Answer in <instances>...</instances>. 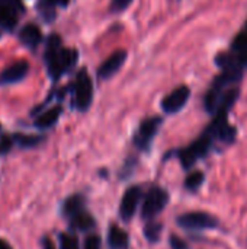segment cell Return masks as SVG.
Here are the masks:
<instances>
[{"mask_svg": "<svg viewBox=\"0 0 247 249\" xmlns=\"http://www.w3.org/2000/svg\"><path fill=\"white\" fill-rule=\"evenodd\" d=\"M13 140L23 149H31L38 146L39 143L44 142V137L41 136H28V134H15Z\"/></svg>", "mask_w": 247, "mask_h": 249, "instance_id": "19", "label": "cell"}, {"mask_svg": "<svg viewBox=\"0 0 247 249\" xmlns=\"http://www.w3.org/2000/svg\"><path fill=\"white\" fill-rule=\"evenodd\" d=\"M29 71V63L26 60H20L17 63H13L7 69H4L0 74V85H12L17 83L22 79L26 77Z\"/></svg>", "mask_w": 247, "mask_h": 249, "instance_id": "10", "label": "cell"}, {"mask_svg": "<svg viewBox=\"0 0 247 249\" xmlns=\"http://www.w3.org/2000/svg\"><path fill=\"white\" fill-rule=\"evenodd\" d=\"M163 124V118L162 117H150V118H146L138 130L135 131L134 134V146L141 150V152H148L150 150V146L156 137V134L159 133V128L160 125Z\"/></svg>", "mask_w": 247, "mask_h": 249, "instance_id": "4", "label": "cell"}, {"mask_svg": "<svg viewBox=\"0 0 247 249\" xmlns=\"http://www.w3.org/2000/svg\"><path fill=\"white\" fill-rule=\"evenodd\" d=\"M213 146H214V142L208 139L205 134H202L192 144H189L185 149H181L178 152V158L185 169H191L199 159L205 158L211 152Z\"/></svg>", "mask_w": 247, "mask_h": 249, "instance_id": "2", "label": "cell"}, {"mask_svg": "<svg viewBox=\"0 0 247 249\" xmlns=\"http://www.w3.org/2000/svg\"><path fill=\"white\" fill-rule=\"evenodd\" d=\"M68 222H70L68 223L70 225V229L71 231H77V232H87V231L93 229L95 225H96V222L92 217V214L87 213L86 210L82 212V213H79V214H76Z\"/></svg>", "mask_w": 247, "mask_h": 249, "instance_id": "14", "label": "cell"}, {"mask_svg": "<svg viewBox=\"0 0 247 249\" xmlns=\"http://www.w3.org/2000/svg\"><path fill=\"white\" fill-rule=\"evenodd\" d=\"M0 3L9 6V7H12L15 12H23V10H25L22 0H0Z\"/></svg>", "mask_w": 247, "mask_h": 249, "instance_id": "26", "label": "cell"}, {"mask_svg": "<svg viewBox=\"0 0 247 249\" xmlns=\"http://www.w3.org/2000/svg\"><path fill=\"white\" fill-rule=\"evenodd\" d=\"M60 249H80L79 239L70 233H60Z\"/></svg>", "mask_w": 247, "mask_h": 249, "instance_id": "21", "label": "cell"}, {"mask_svg": "<svg viewBox=\"0 0 247 249\" xmlns=\"http://www.w3.org/2000/svg\"><path fill=\"white\" fill-rule=\"evenodd\" d=\"M0 130H1V125H0Z\"/></svg>", "mask_w": 247, "mask_h": 249, "instance_id": "31", "label": "cell"}, {"mask_svg": "<svg viewBox=\"0 0 247 249\" xmlns=\"http://www.w3.org/2000/svg\"><path fill=\"white\" fill-rule=\"evenodd\" d=\"M231 51L237 55L242 66L247 69V31H242L231 42Z\"/></svg>", "mask_w": 247, "mask_h": 249, "instance_id": "16", "label": "cell"}, {"mask_svg": "<svg viewBox=\"0 0 247 249\" xmlns=\"http://www.w3.org/2000/svg\"><path fill=\"white\" fill-rule=\"evenodd\" d=\"M108 245H109V249H128L130 248V236L124 229L112 225L108 232Z\"/></svg>", "mask_w": 247, "mask_h": 249, "instance_id": "12", "label": "cell"}, {"mask_svg": "<svg viewBox=\"0 0 247 249\" xmlns=\"http://www.w3.org/2000/svg\"><path fill=\"white\" fill-rule=\"evenodd\" d=\"M170 248L172 249H189V245L181 239L179 236H175V235H170Z\"/></svg>", "mask_w": 247, "mask_h": 249, "instance_id": "25", "label": "cell"}, {"mask_svg": "<svg viewBox=\"0 0 247 249\" xmlns=\"http://www.w3.org/2000/svg\"><path fill=\"white\" fill-rule=\"evenodd\" d=\"M84 197L82 194H74V196H70L68 198H66L63 201V206H61V213L64 217H67L68 220L71 217H74L76 214L84 212Z\"/></svg>", "mask_w": 247, "mask_h": 249, "instance_id": "11", "label": "cell"}, {"mask_svg": "<svg viewBox=\"0 0 247 249\" xmlns=\"http://www.w3.org/2000/svg\"><path fill=\"white\" fill-rule=\"evenodd\" d=\"M132 3V0H112L111 1V6H109V10L112 13H121L124 12L130 4Z\"/></svg>", "mask_w": 247, "mask_h": 249, "instance_id": "23", "label": "cell"}, {"mask_svg": "<svg viewBox=\"0 0 247 249\" xmlns=\"http://www.w3.org/2000/svg\"><path fill=\"white\" fill-rule=\"evenodd\" d=\"M77 51L61 45V38L57 34L49 35L45 47V63L48 74L52 80H58L63 74L70 71L77 63Z\"/></svg>", "mask_w": 247, "mask_h": 249, "instance_id": "1", "label": "cell"}, {"mask_svg": "<svg viewBox=\"0 0 247 249\" xmlns=\"http://www.w3.org/2000/svg\"><path fill=\"white\" fill-rule=\"evenodd\" d=\"M127 57H128V53L125 50H118L115 51L114 54H111L98 69V77L102 79V80H106V79H111L114 74H116L121 67L125 64L127 61Z\"/></svg>", "mask_w": 247, "mask_h": 249, "instance_id": "9", "label": "cell"}, {"mask_svg": "<svg viewBox=\"0 0 247 249\" xmlns=\"http://www.w3.org/2000/svg\"><path fill=\"white\" fill-rule=\"evenodd\" d=\"M204 181H205L204 172H201V171H194V172H191V174L186 177V179H185V188L189 190V191H198V190L202 187Z\"/></svg>", "mask_w": 247, "mask_h": 249, "instance_id": "18", "label": "cell"}, {"mask_svg": "<svg viewBox=\"0 0 247 249\" xmlns=\"http://www.w3.org/2000/svg\"><path fill=\"white\" fill-rule=\"evenodd\" d=\"M169 203V193L165 188L153 187L143 200L141 216L143 219H154L160 214Z\"/></svg>", "mask_w": 247, "mask_h": 249, "instance_id": "5", "label": "cell"}, {"mask_svg": "<svg viewBox=\"0 0 247 249\" xmlns=\"http://www.w3.org/2000/svg\"><path fill=\"white\" fill-rule=\"evenodd\" d=\"M178 225L185 231H211L217 229L220 222L210 213L205 212H189L178 217Z\"/></svg>", "mask_w": 247, "mask_h": 249, "instance_id": "3", "label": "cell"}, {"mask_svg": "<svg viewBox=\"0 0 247 249\" xmlns=\"http://www.w3.org/2000/svg\"><path fill=\"white\" fill-rule=\"evenodd\" d=\"M42 249H55V247H54V244L48 238H44L42 239Z\"/></svg>", "mask_w": 247, "mask_h": 249, "instance_id": "28", "label": "cell"}, {"mask_svg": "<svg viewBox=\"0 0 247 249\" xmlns=\"http://www.w3.org/2000/svg\"><path fill=\"white\" fill-rule=\"evenodd\" d=\"M47 1H48L49 4H52L54 7H57V6H60V7H67L70 0H47Z\"/></svg>", "mask_w": 247, "mask_h": 249, "instance_id": "27", "label": "cell"}, {"mask_svg": "<svg viewBox=\"0 0 247 249\" xmlns=\"http://www.w3.org/2000/svg\"><path fill=\"white\" fill-rule=\"evenodd\" d=\"M61 112H63V108L61 107H54V108L45 111L44 114H41L35 120V127L36 128H41V130H47V128L52 127L58 121Z\"/></svg>", "mask_w": 247, "mask_h": 249, "instance_id": "15", "label": "cell"}, {"mask_svg": "<svg viewBox=\"0 0 247 249\" xmlns=\"http://www.w3.org/2000/svg\"><path fill=\"white\" fill-rule=\"evenodd\" d=\"M245 31H247V22H246V25H245Z\"/></svg>", "mask_w": 247, "mask_h": 249, "instance_id": "30", "label": "cell"}, {"mask_svg": "<svg viewBox=\"0 0 247 249\" xmlns=\"http://www.w3.org/2000/svg\"><path fill=\"white\" fill-rule=\"evenodd\" d=\"M144 235H146L148 242H159L160 235H162V225L160 223H154V222L148 223L144 228Z\"/></svg>", "mask_w": 247, "mask_h": 249, "instance_id": "20", "label": "cell"}, {"mask_svg": "<svg viewBox=\"0 0 247 249\" xmlns=\"http://www.w3.org/2000/svg\"><path fill=\"white\" fill-rule=\"evenodd\" d=\"M93 101V85L87 71L83 69L79 71L74 82V107L84 112L90 108Z\"/></svg>", "mask_w": 247, "mask_h": 249, "instance_id": "6", "label": "cell"}, {"mask_svg": "<svg viewBox=\"0 0 247 249\" xmlns=\"http://www.w3.org/2000/svg\"><path fill=\"white\" fill-rule=\"evenodd\" d=\"M19 38H20L22 44H25L26 47L36 48L39 45V42L42 41V34H41V29L36 25L29 23V25H25L20 29Z\"/></svg>", "mask_w": 247, "mask_h": 249, "instance_id": "13", "label": "cell"}, {"mask_svg": "<svg viewBox=\"0 0 247 249\" xmlns=\"http://www.w3.org/2000/svg\"><path fill=\"white\" fill-rule=\"evenodd\" d=\"M16 13L12 7L1 4L0 3V26H3L4 29H13L16 25Z\"/></svg>", "mask_w": 247, "mask_h": 249, "instance_id": "17", "label": "cell"}, {"mask_svg": "<svg viewBox=\"0 0 247 249\" xmlns=\"http://www.w3.org/2000/svg\"><path fill=\"white\" fill-rule=\"evenodd\" d=\"M0 249H13V248H12V247H10L4 239H1V238H0Z\"/></svg>", "mask_w": 247, "mask_h": 249, "instance_id": "29", "label": "cell"}, {"mask_svg": "<svg viewBox=\"0 0 247 249\" xmlns=\"http://www.w3.org/2000/svg\"><path fill=\"white\" fill-rule=\"evenodd\" d=\"M189 98H191V89L188 86L182 85V86L173 89L166 98H163L162 109L165 111V114H169V115L176 114L185 108Z\"/></svg>", "mask_w": 247, "mask_h": 249, "instance_id": "7", "label": "cell"}, {"mask_svg": "<svg viewBox=\"0 0 247 249\" xmlns=\"http://www.w3.org/2000/svg\"><path fill=\"white\" fill-rule=\"evenodd\" d=\"M141 198H143V190L138 185H132L125 191L119 206V216L124 222H130L134 217Z\"/></svg>", "mask_w": 247, "mask_h": 249, "instance_id": "8", "label": "cell"}, {"mask_svg": "<svg viewBox=\"0 0 247 249\" xmlns=\"http://www.w3.org/2000/svg\"><path fill=\"white\" fill-rule=\"evenodd\" d=\"M13 137H9V136H3L1 139H0V156L1 155H6L10 149H12V146H13Z\"/></svg>", "mask_w": 247, "mask_h": 249, "instance_id": "24", "label": "cell"}, {"mask_svg": "<svg viewBox=\"0 0 247 249\" xmlns=\"http://www.w3.org/2000/svg\"><path fill=\"white\" fill-rule=\"evenodd\" d=\"M83 249H102V239L99 235H89L84 239Z\"/></svg>", "mask_w": 247, "mask_h": 249, "instance_id": "22", "label": "cell"}]
</instances>
